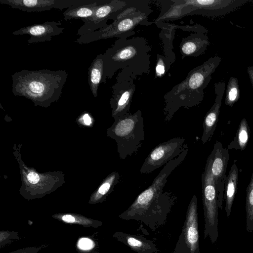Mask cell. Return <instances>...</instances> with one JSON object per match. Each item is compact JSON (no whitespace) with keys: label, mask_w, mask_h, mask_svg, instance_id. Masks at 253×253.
I'll return each mask as SVG.
<instances>
[{"label":"cell","mask_w":253,"mask_h":253,"mask_svg":"<svg viewBox=\"0 0 253 253\" xmlns=\"http://www.w3.org/2000/svg\"><path fill=\"white\" fill-rule=\"evenodd\" d=\"M106 0H96L91 3L70 7L63 12L64 19L68 21L72 19H83L92 17L99 5Z\"/></svg>","instance_id":"21"},{"label":"cell","mask_w":253,"mask_h":253,"mask_svg":"<svg viewBox=\"0 0 253 253\" xmlns=\"http://www.w3.org/2000/svg\"><path fill=\"white\" fill-rule=\"evenodd\" d=\"M39 250V248H28L19 250L10 253H36Z\"/></svg>","instance_id":"28"},{"label":"cell","mask_w":253,"mask_h":253,"mask_svg":"<svg viewBox=\"0 0 253 253\" xmlns=\"http://www.w3.org/2000/svg\"><path fill=\"white\" fill-rule=\"evenodd\" d=\"M113 237L136 253H158L159 250L152 240L142 236L117 231Z\"/></svg>","instance_id":"18"},{"label":"cell","mask_w":253,"mask_h":253,"mask_svg":"<svg viewBox=\"0 0 253 253\" xmlns=\"http://www.w3.org/2000/svg\"><path fill=\"white\" fill-rule=\"evenodd\" d=\"M152 50L142 37L118 39L103 54L104 75L102 83L111 79L119 70L116 82L136 80L150 72Z\"/></svg>","instance_id":"1"},{"label":"cell","mask_w":253,"mask_h":253,"mask_svg":"<svg viewBox=\"0 0 253 253\" xmlns=\"http://www.w3.org/2000/svg\"><path fill=\"white\" fill-rule=\"evenodd\" d=\"M150 0H126V5L111 17V24L92 33L80 36L75 41L86 44L111 38H128L135 34L138 25L148 26L154 23L148 17L152 12Z\"/></svg>","instance_id":"4"},{"label":"cell","mask_w":253,"mask_h":253,"mask_svg":"<svg viewBox=\"0 0 253 253\" xmlns=\"http://www.w3.org/2000/svg\"><path fill=\"white\" fill-rule=\"evenodd\" d=\"M210 44L208 36L202 33H194L183 38L179 45L181 59L198 57L206 51Z\"/></svg>","instance_id":"17"},{"label":"cell","mask_w":253,"mask_h":253,"mask_svg":"<svg viewBox=\"0 0 253 253\" xmlns=\"http://www.w3.org/2000/svg\"><path fill=\"white\" fill-rule=\"evenodd\" d=\"M84 123L86 125H89L91 123V120L88 114H86L83 116Z\"/></svg>","instance_id":"30"},{"label":"cell","mask_w":253,"mask_h":253,"mask_svg":"<svg viewBox=\"0 0 253 253\" xmlns=\"http://www.w3.org/2000/svg\"><path fill=\"white\" fill-rule=\"evenodd\" d=\"M215 95L214 102L206 114L203 122V132L202 136V142L205 144L212 136L215 130L222 100L225 91V83L223 81L216 83L214 85Z\"/></svg>","instance_id":"16"},{"label":"cell","mask_w":253,"mask_h":253,"mask_svg":"<svg viewBox=\"0 0 253 253\" xmlns=\"http://www.w3.org/2000/svg\"><path fill=\"white\" fill-rule=\"evenodd\" d=\"M187 145L181 137L171 138L161 143L153 148L143 163L140 172L150 173L177 157L185 150Z\"/></svg>","instance_id":"9"},{"label":"cell","mask_w":253,"mask_h":253,"mask_svg":"<svg viewBox=\"0 0 253 253\" xmlns=\"http://www.w3.org/2000/svg\"><path fill=\"white\" fill-rule=\"evenodd\" d=\"M68 76L63 70H22L11 75L12 92L36 104H48L60 97Z\"/></svg>","instance_id":"3"},{"label":"cell","mask_w":253,"mask_h":253,"mask_svg":"<svg viewBox=\"0 0 253 253\" xmlns=\"http://www.w3.org/2000/svg\"><path fill=\"white\" fill-rule=\"evenodd\" d=\"M162 31L159 34L164 44L165 55L158 54L155 67L156 76L161 77L167 72L175 60L173 51V40L175 29L172 24L163 22L157 26Z\"/></svg>","instance_id":"14"},{"label":"cell","mask_w":253,"mask_h":253,"mask_svg":"<svg viewBox=\"0 0 253 253\" xmlns=\"http://www.w3.org/2000/svg\"><path fill=\"white\" fill-rule=\"evenodd\" d=\"M112 95L110 105L112 116L115 120L130 113L132 99L136 86L132 79L122 82H116L112 86Z\"/></svg>","instance_id":"13"},{"label":"cell","mask_w":253,"mask_h":253,"mask_svg":"<svg viewBox=\"0 0 253 253\" xmlns=\"http://www.w3.org/2000/svg\"><path fill=\"white\" fill-rule=\"evenodd\" d=\"M62 220L65 222L68 223H76L80 224L82 225H93L94 227L95 225L98 226V225L95 224V222H98V221H94L92 219H88L84 218H80L79 217L76 218L75 215L72 214H65L63 215L61 217Z\"/></svg>","instance_id":"25"},{"label":"cell","mask_w":253,"mask_h":253,"mask_svg":"<svg viewBox=\"0 0 253 253\" xmlns=\"http://www.w3.org/2000/svg\"><path fill=\"white\" fill-rule=\"evenodd\" d=\"M247 73L248 74L252 87L253 88V65L248 67Z\"/></svg>","instance_id":"29"},{"label":"cell","mask_w":253,"mask_h":253,"mask_svg":"<svg viewBox=\"0 0 253 253\" xmlns=\"http://www.w3.org/2000/svg\"><path fill=\"white\" fill-rule=\"evenodd\" d=\"M28 181L32 184L37 183L40 180L39 175L34 172H30L27 175Z\"/></svg>","instance_id":"27"},{"label":"cell","mask_w":253,"mask_h":253,"mask_svg":"<svg viewBox=\"0 0 253 253\" xmlns=\"http://www.w3.org/2000/svg\"><path fill=\"white\" fill-rule=\"evenodd\" d=\"M211 160L209 156L202 174V201L204 215V239L209 237L214 244L218 237V206L215 183L211 172Z\"/></svg>","instance_id":"7"},{"label":"cell","mask_w":253,"mask_h":253,"mask_svg":"<svg viewBox=\"0 0 253 253\" xmlns=\"http://www.w3.org/2000/svg\"><path fill=\"white\" fill-rule=\"evenodd\" d=\"M110 135L117 143L118 152L122 160L136 153L145 139L142 114L138 110L115 120L110 129Z\"/></svg>","instance_id":"6"},{"label":"cell","mask_w":253,"mask_h":253,"mask_svg":"<svg viewBox=\"0 0 253 253\" xmlns=\"http://www.w3.org/2000/svg\"><path fill=\"white\" fill-rule=\"evenodd\" d=\"M238 169L234 162L227 176L224 186V199L225 201V212L226 217L230 215L234 199L237 189L238 181Z\"/></svg>","instance_id":"19"},{"label":"cell","mask_w":253,"mask_h":253,"mask_svg":"<svg viewBox=\"0 0 253 253\" xmlns=\"http://www.w3.org/2000/svg\"><path fill=\"white\" fill-rule=\"evenodd\" d=\"M250 135V129L247 120L244 118L239 125L236 135L227 146L228 149L244 150L248 145Z\"/></svg>","instance_id":"22"},{"label":"cell","mask_w":253,"mask_h":253,"mask_svg":"<svg viewBox=\"0 0 253 253\" xmlns=\"http://www.w3.org/2000/svg\"><path fill=\"white\" fill-rule=\"evenodd\" d=\"M209 156L211 160V172L217 191L218 206L219 209L222 210L227 178L226 172L229 160V151L227 148H223L221 142L216 141Z\"/></svg>","instance_id":"10"},{"label":"cell","mask_w":253,"mask_h":253,"mask_svg":"<svg viewBox=\"0 0 253 253\" xmlns=\"http://www.w3.org/2000/svg\"><path fill=\"white\" fill-rule=\"evenodd\" d=\"M96 0H0L1 4L27 12H40L52 8L63 9L94 2Z\"/></svg>","instance_id":"11"},{"label":"cell","mask_w":253,"mask_h":253,"mask_svg":"<svg viewBox=\"0 0 253 253\" xmlns=\"http://www.w3.org/2000/svg\"><path fill=\"white\" fill-rule=\"evenodd\" d=\"M198 200L194 195L188 205L185 221L172 253H200Z\"/></svg>","instance_id":"8"},{"label":"cell","mask_w":253,"mask_h":253,"mask_svg":"<svg viewBox=\"0 0 253 253\" xmlns=\"http://www.w3.org/2000/svg\"><path fill=\"white\" fill-rule=\"evenodd\" d=\"M104 75L103 54L97 55L88 70V82L91 93L94 97L98 94L99 84L102 83Z\"/></svg>","instance_id":"20"},{"label":"cell","mask_w":253,"mask_h":253,"mask_svg":"<svg viewBox=\"0 0 253 253\" xmlns=\"http://www.w3.org/2000/svg\"><path fill=\"white\" fill-rule=\"evenodd\" d=\"M246 230L253 231V172L246 189Z\"/></svg>","instance_id":"23"},{"label":"cell","mask_w":253,"mask_h":253,"mask_svg":"<svg viewBox=\"0 0 253 253\" xmlns=\"http://www.w3.org/2000/svg\"><path fill=\"white\" fill-rule=\"evenodd\" d=\"M78 247L83 250H89L94 247V243L89 238H82L78 242Z\"/></svg>","instance_id":"26"},{"label":"cell","mask_w":253,"mask_h":253,"mask_svg":"<svg viewBox=\"0 0 253 253\" xmlns=\"http://www.w3.org/2000/svg\"><path fill=\"white\" fill-rule=\"evenodd\" d=\"M221 60L216 55L209 58L191 70L184 80L164 95L165 105L163 111L165 122H169L180 108L189 109L202 102L205 89Z\"/></svg>","instance_id":"2"},{"label":"cell","mask_w":253,"mask_h":253,"mask_svg":"<svg viewBox=\"0 0 253 253\" xmlns=\"http://www.w3.org/2000/svg\"><path fill=\"white\" fill-rule=\"evenodd\" d=\"M59 22L48 21L43 23L35 24L22 27L12 33L13 35H28L29 44L50 41L52 37L62 33L65 30L61 27Z\"/></svg>","instance_id":"15"},{"label":"cell","mask_w":253,"mask_h":253,"mask_svg":"<svg viewBox=\"0 0 253 253\" xmlns=\"http://www.w3.org/2000/svg\"><path fill=\"white\" fill-rule=\"evenodd\" d=\"M240 95V90L238 79L232 77L229 79L226 88L225 105L232 107L238 101Z\"/></svg>","instance_id":"24"},{"label":"cell","mask_w":253,"mask_h":253,"mask_svg":"<svg viewBox=\"0 0 253 253\" xmlns=\"http://www.w3.org/2000/svg\"><path fill=\"white\" fill-rule=\"evenodd\" d=\"M126 0H106L89 18L82 19L83 25L79 29L77 35L84 36L106 26L112 15L126 5Z\"/></svg>","instance_id":"12"},{"label":"cell","mask_w":253,"mask_h":253,"mask_svg":"<svg viewBox=\"0 0 253 253\" xmlns=\"http://www.w3.org/2000/svg\"><path fill=\"white\" fill-rule=\"evenodd\" d=\"M161 5L156 26L166 21L182 19L185 16L200 15L217 17L229 14L247 2L246 0H159Z\"/></svg>","instance_id":"5"}]
</instances>
